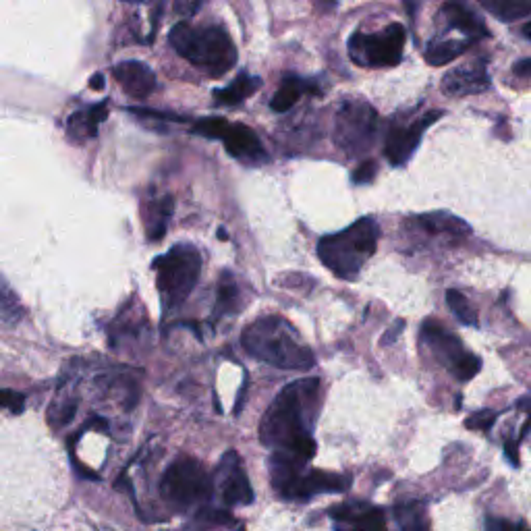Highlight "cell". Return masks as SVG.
<instances>
[{
    "mask_svg": "<svg viewBox=\"0 0 531 531\" xmlns=\"http://www.w3.org/2000/svg\"><path fill=\"white\" fill-rule=\"evenodd\" d=\"M173 48L185 61L204 69L212 77L225 75L237 63V50L229 34L220 27H191L179 23L169 36Z\"/></svg>",
    "mask_w": 531,
    "mask_h": 531,
    "instance_id": "277c9868",
    "label": "cell"
},
{
    "mask_svg": "<svg viewBox=\"0 0 531 531\" xmlns=\"http://www.w3.org/2000/svg\"><path fill=\"white\" fill-rule=\"evenodd\" d=\"M173 216V198H160V200H152L148 204L146 210V231H148V239L150 241H160L169 229V222Z\"/></svg>",
    "mask_w": 531,
    "mask_h": 531,
    "instance_id": "ffe728a7",
    "label": "cell"
},
{
    "mask_svg": "<svg viewBox=\"0 0 531 531\" xmlns=\"http://www.w3.org/2000/svg\"><path fill=\"white\" fill-rule=\"evenodd\" d=\"M231 123H227L225 119H202L195 123L193 131L198 133V135H204V137H210V139H220L222 142V137L227 135Z\"/></svg>",
    "mask_w": 531,
    "mask_h": 531,
    "instance_id": "f1b7e54d",
    "label": "cell"
},
{
    "mask_svg": "<svg viewBox=\"0 0 531 531\" xmlns=\"http://www.w3.org/2000/svg\"><path fill=\"white\" fill-rule=\"evenodd\" d=\"M442 13L446 19H449L451 27H455L457 32L465 34L469 40L488 36L484 23L475 17V13L467 7L465 0H446L444 7H442Z\"/></svg>",
    "mask_w": 531,
    "mask_h": 531,
    "instance_id": "e0dca14e",
    "label": "cell"
},
{
    "mask_svg": "<svg viewBox=\"0 0 531 531\" xmlns=\"http://www.w3.org/2000/svg\"><path fill=\"white\" fill-rule=\"evenodd\" d=\"M380 227L370 216L359 218L341 233L326 235L318 243L320 262L343 281H355L363 264H366L378 249Z\"/></svg>",
    "mask_w": 531,
    "mask_h": 531,
    "instance_id": "3957f363",
    "label": "cell"
},
{
    "mask_svg": "<svg viewBox=\"0 0 531 531\" xmlns=\"http://www.w3.org/2000/svg\"><path fill=\"white\" fill-rule=\"evenodd\" d=\"M243 349L278 370L307 372L316 366L314 351L307 347L297 328L281 316H264L251 322L241 334Z\"/></svg>",
    "mask_w": 531,
    "mask_h": 531,
    "instance_id": "7a4b0ae2",
    "label": "cell"
},
{
    "mask_svg": "<svg viewBox=\"0 0 531 531\" xmlns=\"http://www.w3.org/2000/svg\"><path fill=\"white\" fill-rule=\"evenodd\" d=\"M523 34H525L527 38H531V23H529V25H525V30H523Z\"/></svg>",
    "mask_w": 531,
    "mask_h": 531,
    "instance_id": "60d3db41",
    "label": "cell"
},
{
    "mask_svg": "<svg viewBox=\"0 0 531 531\" xmlns=\"http://www.w3.org/2000/svg\"><path fill=\"white\" fill-rule=\"evenodd\" d=\"M129 3H137V0H129Z\"/></svg>",
    "mask_w": 531,
    "mask_h": 531,
    "instance_id": "7bdbcfd3",
    "label": "cell"
},
{
    "mask_svg": "<svg viewBox=\"0 0 531 531\" xmlns=\"http://www.w3.org/2000/svg\"><path fill=\"white\" fill-rule=\"evenodd\" d=\"M351 482V475L312 469L310 473L299 478L293 500H310L316 494H341L351 488Z\"/></svg>",
    "mask_w": 531,
    "mask_h": 531,
    "instance_id": "5bb4252c",
    "label": "cell"
},
{
    "mask_svg": "<svg viewBox=\"0 0 531 531\" xmlns=\"http://www.w3.org/2000/svg\"><path fill=\"white\" fill-rule=\"evenodd\" d=\"M204 3V0H181V11L183 13H195L200 9V5Z\"/></svg>",
    "mask_w": 531,
    "mask_h": 531,
    "instance_id": "74e56055",
    "label": "cell"
},
{
    "mask_svg": "<svg viewBox=\"0 0 531 531\" xmlns=\"http://www.w3.org/2000/svg\"><path fill=\"white\" fill-rule=\"evenodd\" d=\"M198 519L204 521V523H220V525H233V523H237L233 515H229L227 511H216V509L202 511L198 515Z\"/></svg>",
    "mask_w": 531,
    "mask_h": 531,
    "instance_id": "e575fe53",
    "label": "cell"
},
{
    "mask_svg": "<svg viewBox=\"0 0 531 531\" xmlns=\"http://www.w3.org/2000/svg\"><path fill=\"white\" fill-rule=\"evenodd\" d=\"M498 19L513 21L531 13V0H480Z\"/></svg>",
    "mask_w": 531,
    "mask_h": 531,
    "instance_id": "cb8c5ba5",
    "label": "cell"
},
{
    "mask_svg": "<svg viewBox=\"0 0 531 531\" xmlns=\"http://www.w3.org/2000/svg\"><path fill=\"white\" fill-rule=\"evenodd\" d=\"M212 482L218 488L220 498L227 507L251 505L256 498L254 488H251L247 473L243 469L241 457L235 451H229L225 457L220 459V465L216 469V478Z\"/></svg>",
    "mask_w": 531,
    "mask_h": 531,
    "instance_id": "30bf717a",
    "label": "cell"
},
{
    "mask_svg": "<svg viewBox=\"0 0 531 531\" xmlns=\"http://www.w3.org/2000/svg\"><path fill=\"white\" fill-rule=\"evenodd\" d=\"M152 268L156 270V285L166 310L181 305L200 281L202 256L200 251L189 243L175 245L169 254L154 260Z\"/></svg>",
    "mask_w": 531,
    "mask_h": 531,
    "instance_id": "5b68a950",
    "label": "cell"
},
{
    "mask_svg": "<svg viewBox=\"0 0 531 531\" xmlns=\"http://www.w3.org/2000/svg\"><path fill=\"white\" fill-rule=\"evenodd\" d=\"M519 440H515L513 436H507L505 438V455H507V459H509V463L513 465V467H519Z\"/></svg>",
    "mask_w": 531,
    "mask_h": 531,
    "instance_id": "d590c367",
    "label": "cell"
},
{
    "mask_svg": "<svg viewBox=\"0 0 531 531\" xmlns=\"http://www.w3.org/2000/svg\"><path fill=\"white\" fill-rule=\"evenodd\" d=\"M237 299H239L237 283L233 281V276L229 272H225L220 278V285H218V301H216V314L214 316L220 318V316L233 312L237 307Z\"/></svg>",
    "mask_w": 531,
    "mask_h": 531,
    "instance_id": "4316f807",
    "label": "cell"
},
{
    "mask_svg": "<svg viewBox=\"0 0 531 531\" xmlns=\"http://www.w3.org/2000/svg\"><path fill=\"white\" fill-rule=\"evenodd\" d=\"M92 88H94V90H104V77H102V75H94V79H92Z\"/></svg>",
    "mask_w": 531,
    "mask_h": 531,
    "instance_id": "ab89813d",
    "label": "cell"
},
{
    "mask_svg": "<svg viewBox=\"0 0 531 531\" xmlns=\"http://www.w3.org/2000/svg\"><path fill=\"white\" fill-rule=\"evenodd\" d=\"M214 482L200 461L191 457H179L166 469L160 492L169 505L177 509L202 507L212 496Z\"/></svg>",
    "mask_w": 531,
    "mask_h": 531,
    "instance_id": "8992f818",
    "label": "cell"
},
{
    "mask_svg": "<svg viewBox=\"0 0 531 531\" xmlns=\"http://www.w3.org/2000/svg\"><path fill=\"white\" fill-rule=\"evenodd\" d=\"M262 86V79L254 77V75H247L241 73L229 88L225 90H218L214 92V98L218 104H225V106H235L239 102H243L245 98H249L251 94H256Z\"/></svg>",
    "mask_w": 531,
    "mask_h": 531,
    "instance_id": "44dd1931",
    "label": "cell"
},
{
    "mask_svg": "<svg viewBox=\"0 0 531 531\" xmlns=\"http://www.w3.org/2000/svg\"><path fill=\"white\" fill-rule=\"evenodd\" d=\"M334 523L347 525V531H388L386 513L366 502H343L330 511Z\"/></svg>",
    "mask_w": 531,
    "mask_h": 531,
    "instance_id": "4fadbf2b",
    "label": "cell"
},
{
    "mask_svg": "<svg viewBox=\"0 0 531 531\" xmlns=\"http://www.w3.org/2000/svg\"><path fill=\"white\" fill-rule=\"evenodd\" d=\"M179 531H204V529H198V527H187V529H179Z\"/></svg>",
    "mask_w": 531,
    "mask_h": 531,
    "instance_id": "b9f144b4",
    "label": "cell"
},
{
    "mask_svg": "<svg viewBox=\"0 0 531 531\" xmlns=\"http://www.w3.org/2000/svg\"><path fill=\"white\" fill-rule=\"evenodd\" d=\"M417 222H419V227L428 231L430 235H451L457 239L471 235V229L465 225L461 218H455V216L444 214V212L419 216Z\"/></svg>",
    "mask_w": 531,
    "mask_h": 531,
    "instance_id": "d6986e66",
    "label": "cell"
},
{
    "mask_svg": "<svg viewBox=\"0 0 531 531\" xmlns=\"http://www.w3.org/2000/svg\"><path fill=\"white\" fill-rule=\"evenodd\" d=\"M301 94H303V83L299 79L289 77L283 81V86L278 88V92L274 94L270 106L274 113H287V110H291V106L297 104Z\"/></svg>",
    "mask_w": 531,
    "mask_h": 531,
    "instance_id": "484cf974",
    "label": "cell"
},
{
    "mask_svg": "<svg viewBox=\"0 0 531 531\" xmlns=\"http://www.w3.org/2000/svg\"><path fill=\"white\" fill-rule=\"evenodd\" d=\"M21 316V305L17 301V297L0 285V320H7V322H15Z\"/></svg>",
    "mask_w": 531,
    "mask_h": 531,
    "instance_id": "f546056e",
    "label": "cell"
},
{
    "mask_svg": "<svg viewBox=\"0 0 531 531\" xmlns=\"http://www.w3.org/2000/svg\"><path fill=\"white\" fill-rule=\"evenodd\" d=\"M405 330V322L403 320H397L393 328H388L384 332V337H382V345H388V343H395L399 339V334Z\"/></svg>",
    "mask_w": 531,
    "mask_h": 531,
    "instance_id": "8d00e7d4",
    "label": "cell"
},
{
    "mask_svg": "<svg viewBox=\"0 0 531 531\" xmlns=\"http://www.w3.org/2000/svg\"><path fill=\"white\" fill-rule=\"evenodd\" d=\"M486 531H531L523 521H509L502 517H486Z\"/></svg>",
    "mask_w": 531,
    "mask_h": 531,
    "instance_id": "1f68e13d",
    "label": "cell"
},
{
    "mask_svg": "<svg viewBox=\"0 0 531 531\" xmlns=\"http://www.w3.org/2000/svg\"><path fill=\"white\" fill-rule=\"evenodd\" d=\"M376 110L363 100H347L334 121V144L345 154L368 152L376 137Z\"/></svg>",
    "mask_w": 531,
    "mask_h": 531,
    "instance_id": "52a82bcc",
    "label": "cell"
},
{
    "mask_svg": "<svg viewBox=\"0 0 531 531\" xmlns=\"http://www.w3.org/2000/svg\"><path fill=\"white\" fill-rule=\"evenodd\" d=\"M488 88H490V77L486 71V61H475L455 67L442 79V92L453 98L482 94Z\"/></svg>",
    "mask_w": 531,
    "mask_h": 531,
    "instance_id": "7c38bea8",
    "label": "cell"
},
{
    "mask_svg": "<svg viewBox=\"0 0 531 531\" xmlns=\"http://www.w3.org/2000/svg\"><path fill=\"white\" fill-rule=\"evenodd\" d=\"M318 405V378H301L287 384L262 417V444L272 451H283L303 463H310L318 451L316 440L312 436Z\"/></svg>",
    "mask_w": 531,
    "mask_h": 531,
    "instance_id": "6da1fadb",
    "label": "cell"
},
{
    "mask_svg": "<svg viewBox=\"0 0 531 531\" xmlns=\"http://www.w3.org/2000/svg\"><path fill=\"white\" fill-rule=\"evenodd\" d=\"M469 42L471 40H436L426 50V61L436 67L451 63L469 48Z\"/></svg>",
    "mask_w": 531,
    "mask_h": 531,
    "instance_id": "603a6c76",
    "label": "cell"
},
{
    "mask_svg": "<svg viewBox=\"0 0 531 531\" xmlns=\"http://www.w3.org/2000/svg\"><path fill=\"white\" fill-rule=\"evenodd\" d=\"M405 27L388 25L380 34L355 32L349 40V57L363 67H395L403 59Z\"/></svg>",
    "mask_w": 531,
    "mask_h": 531,
    "instance_id": "ba28073f",
    "label": "cell"
},
{
    "mask_svg": "<svg viewBox=\"0 0 531 531\" xmlns=\"http://www.w3.org/2000/svg\"><path fill=\"white\" fill-rule=\"evenodd\" d=\"M515 73H517V75H529V73H531V59L517 63V65H515Z\"/></svg>",
    "mask_w": 531,
    "mask_h": 531,
    "instance_id": "f35d334b",
    "label": "cell"
},
{
    "mask_svg": "<svg viewBox=\"0 0 531 531\" xmlns=\"http://www.w3.org/2000/svg\"><path fill=\"white\" fill-rule=\"evenodd\" d=\"M498 411H490V409H482V411H478V413H473V415H469L467 419H465V426H467V430H480V432H488L492 426H494V422H496V419H498Z\"/></svg>",
    "mask_w": 531,
    "mask_h": 531,
    "instance_id": "4dcf8cb0",
    "label": "cell"
},
{
    "mask_svg": "<svg viewBox=\"0 0 531 531\" xmlns=\"http://www.w3.org/2000/svg\"><path fill=\"white\" fill-rule=\"evenodd\" d=\"M395 521L399 525V531H430V521L422 502H397Z\"/></svg>",
    "mask_w": 531,
    "mask_h": 531,
    "instance_id": "7402d4cb",
    "label": "cell"
},
{
    "mask_svg": "<svg viewBox=\"0 0 531 531\" xmlns=\"http://www.w3.org/2000/svg\"><path fill=\"white\" fill-rule=\"evenodd\" d=\"M23 407H25V397L17 393V390H0V409L21 413Z\"/></svg>",
    "mask_w": 531,
    "mask_h": 531,
    "instance_id": "d6a6232c",
    "label": "cell"
},
{
    "mask_svg": "<svg viewBox=\"0 0 531 531\" xmlns=\"http://www.w3.org/2000/svg\"><path fill=\"white\" fill-rule=\"evenodd\" d=\"M106 117H108L106 104H94V106H88L83 110H77V113H73L69 123H67L69 133H71V137L86 142V139L96 137L100 123L106 121Z\"/></svg>",
    "mask_w": 531,
    "mask_h": 531,
    "instance_id": "ac0fdd59",
    "label": "cell"
},
{
    "mask_svg": "<svg viewBox=\"0 0 531 531\" xmlns=\"http://www.w3.org/2000/svg\"><path fill=\"white\" fill-rule=\"evenodd\" d=\"M75 409H77V403L73 399H63V401L52 403V407L48 409V422L54 428H61V426L71 422L73 415H75Z\"/></svg>",
    "mask_w": 531,
    "mask_h": 531,
    "instance_id": "83f0119b",
    "label": "cell"
},
{
    "mask_svg": "<svg viewBox=\"0 0 531 531\" xmlns=\"http://www.w3.org/2000/svg\"><path fill=\"white\" fill-rule=\"evenodd\" d=\"M440 117H442V113H438V110H432V113H428L422 119H417L415 123L405 125V127H395L393 131H390L386 137V146H384V154H386L388 162L393 166H403L413 156L419 142H422L424 131L432 123H436Z\"/></svg>",
    "mask_w": 531,
    "mask_h": 531,
    "instance_id": "8fae6325",
    "label": "cell"
},
{
    "mask_svg": "<svg viewBox=\"0 0 531 531\" xmlns=\"http://www.w3.org/2000/svg\"><path fill=\"white\" fill-rule=\"evenodd\" d=\"M376 171H378V166L374 160H366V162H361L355 173H353V183L357 185H366V183H372L374 177H376Z\"/></svg>",
    "mask_w": 531,
    "mask_h": 531,
    "instance_id": "836d02e7",
    "label": "cell"
},
{
    "mask_svg": "<svg viewBox=\"0 0 531 531\" xmlns=\"http://www.w3.org/2000/svg\"><path fill=\"white\" fill-rule=\"evenodd\" d=\"M422 341L434 351L438 361L449 370L457 380L467 382L475 378L482 370V359L478 355L469 353L461 339L453 332L446 330L436 320H426L422 326Z\"/></svg>",
    "mask_w": 531,
    "mask_h": 531,
    "instance_id": "9c48e42d",
    "label": "cell"
},
{
    "mask_svg": "<svg viewBox=\"0 0 531 531\" xmlns=\"http://www.w3.org/2000/svg\"><path fill=\"white\" fill-rule=\"evenodd\" d=\"M222 142L227 146V152L243 162L258 164L266 160V152L262 148V142L258 135L245 125H231L227 135L222 137Z\"/></svg>",
    "mask_w": 531,
    "mask_h": 531,
    "instance_id": "2e32d148",
    "label": "cell"
},
{
    "mask_svg": "<svg viewBox=\"0 0 531 531\" xmlns=\"http://www.w3.org/2000/svg\"><path fill=\"white\" fill-rule=\"evenodd\" d=\"M446 303H449L451 312L455 314V318L463 326H473V328L480 326L478 312L473 310V305L469 303V299L461 291H457V289H449V291H446Z\"/></svg>",
    "mask_w": 531,
    "mask_h": 531,
    "instance_id": "d4e9b609",
    "label": "cell"
},
{
    "mask_svg": "<svg viewBox=\"0 0 531 531\" xmlns=\"http://www.w3.org/2000/svg\"><path fill=\"white\" fill-rule=\"evenodd\" d=\"M115 77L121 83V88L131 96L144 100L156 90V75L154 71L139 63V61H127L115 67Z\"/></svg>",
    "mask_w": 531,
    "mask_h": 531,
    "instance_id": "9a60e30c",
    "label": "cell"
}]
</instances>
